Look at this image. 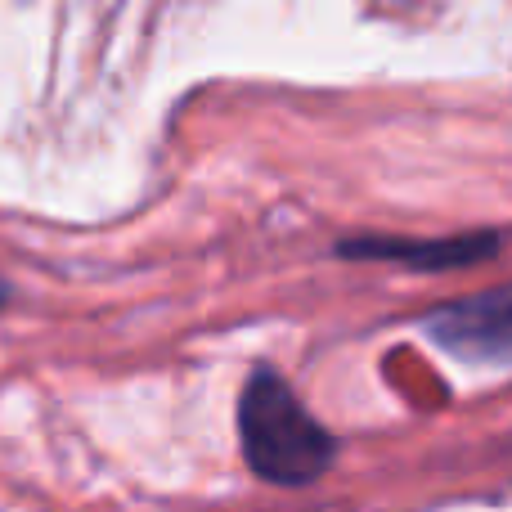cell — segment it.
<instances>
[{
	"label": "cell",
	"instance_id": "6da1fadb",
	"mask_svg": "<svg viewBox=\"0 0 512 512\" xmlns=\"http://www.w3.org/2000/svg\"><path fill=\"white\" fill-rule=\"evenodd\" d=\"M243 454L270 486H306L333 463V436L306 414L292 387L270 369H256L239 405Z\"/></svg>",
	"mask_w": 512,
	"mask_h": 512
},
{
	"label": "cell",
	"instance_id": "7a4b0ae2",
	"mask_svg": "<svg viewBox=\"0 0 512 512\" xmlns=\"http://www.w3.org/2000/svg\"><path fill=\"white\" fill-rule=\"evenodd\" d=\"M427 333L472 364H512V283L432 310Z\"/></svg>",
	"mask_w": 512,
	"mask_h": 512
},
{
	"label": "cell",
	"instance_id": "3957f363",
	"mask_svg": "<svg viewBox=\"0 0 512 512\" xmlns=\"http://www.w3.org/2000/svg\"><path fill=\"white\" fill-rule=\"evenodd\" d=\"M495 248L490 234L477 239H445V243H387V239H360L342 243V256H373V261H414V265H463L477 261Z\"/></svg>",
	"mask_w": 512,
	"mask_h": 512
},
{
	"label": "cell",
	"instance_id": "277c9868",
	"mask_svg": "<svg viewBox=\"0 0 512 512\" xmlns=\"http://www.w3.org/2000/svg\"><path fill=\"white\" fill-rule=\"evenodd\" d=\"M0 301H5V288H0Z\"/></svg>",
	"mask_w": 512,
	"mask_h": 512
}]
</instances>
